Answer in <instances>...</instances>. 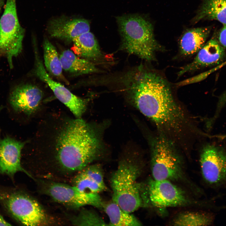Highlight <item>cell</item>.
<instances>
[{"mask_svg": "<svg viewBox=\"0 0 226 226\" xmlns=\"http://www.w3.org/2000/svg\"><path fill=\"white\" fill-rule=\"evenodd\" d=\"M127 75L128 94L141 112L162 131L181 133L188 120L166 78L154 69L141 66Z\"/></svg>", "mask_w": 226, "mask_h": 226, "instance_id": "obj_1", "label": "cell"}, {"mask_svg": "<svg viewBox=\"0 0 226 226\" xmlns=\"http://www.w3.org/2000/svg\"><path fill=\"white\" fill-rule=\"evenodd\" d=\"M95 128L80 118L69 121L60 134L56 145L61 166L70 171H80L102 155L103 146Z\"/></svg>", "mask_w": 226, "mask_h": 226, "instance_id": "obj_2", "label": "cell"}, {"mask_svg": "<svg viewBox=\"0 0 226 226\" xmlns=\"http://www.w3.org/2000/svg\"><path fill=\"white\" fill-rule=\"evenodd\" d=\"M117 20L122 38V47L128 53L148 61L156 60V53L164 48L156 40L152 24L141 16L118 17Z\"/></svg>", "mask_w": 226, "mask_h": 226, "instance_id": "obj_3", "label": "cell"}, {"mask_svg": "<svg viewBox=\"0 0 226 226\" xmlns=\"http://www.w3.org/2000/svg\"><path fill=\"white\" fill-rule=\"evenodd\" d=\"M141 169L135 159L126 157L120 161L110 177L112 200L128 213L134 212L143 205L142 185L137 181Z\"/></svg>", "mask_w": 226, "mask_h": 226, "instance_id": "obj_4", "label": "cell"}, {"mask_svg": "<svg viewBox=\"0 0 226 226\" xmlns=\"http://www.w3.org/2000/svg\"><path fill=\"white\" fill-rule=\"evenodd\" d=\"M151 165L153 179L176 180L182 174L181 159L173 143L163 133L151 143Z\"/></svg>", "mask_w": 226, "mask_h": 226, "instance_id": "obj_5", "label": "cell"}, {"mask_svg": "<svg viewBox=\"0 0 226 226\" xmlns=\"http://www.w3.org/2000/svg\"><path fill=\"white\" fill-rule=\"evenodd\" d=\"M24 33L19 22L16 0H6L0 19V55L6 57L10 68L13 67V58L22 52Z\"/></svg>", "mask_w": 226, "mask_h": 226, "instance_id": "obj_6", "label": "cell"}, {"mask_svg": "<svg viewBox=\"0 0 226 226\" xmlns=\"http://www.w3.org/2000/svg\"><path fill=\"white\" fill-rule=\"evenodd\" d=\"M200 163L205 182L214 188L226 187V151L221 147L208 144L202 149Z\"/></svg>", "mask_w": 226, "mask_h": 226, "instance_id": "obj_7", "label": "cell"}, {"mask_svg": "<svg viewBox=\"0 0 226 226\" xmlns=\"http://www.w3.org/2000/svg\"><path fill=\"white\" fill-rule=\"evenodd\" d=\"M6 208L17 221L27 226L47 223L46 215L40 204L25 195L13 193L3 200Z\"/></svg>", "mask_w": 226, "mask_h": 226, "instance_id": "obj_8", "label": "cell"}, {"mask_svg": "<svg viewBox=\"0 0 226 226\" xmlns=\"http://www.w3.org/2000/svg\"><path fill=\"white\" fill-rule=\"evenodd\" d=\"M35 75L48 85L56 97L67 106L75 116L80 118L86 109V101L74 94L63 85L53 80L46 70L36 48H35Z\"/></svg>", "mask_w": 226, "mask_h": 226, "instance_id": "obj_9", "label": "cell"}, {"mask_svg": "<svg viewBox=\"0 0 226 226\" xmlns=\"http://www.w3.org/2000/svg\"><path fill=\"white\" fill-rule=\"evenodd\" d=\"M47 191L55 201L73 207L90 205L102 209L104 202L99 194L83 192L74 186L53 182L48 186Z\"/></svg>", "mask_w": 226, "mask_h": 226, "instance_id": "obj_10", "label": "cell"}, {"mask_svg": "<svg viewBox=\"0 0 226 226\" xmlns=\"http://www.w3.org/2000/svg\"><path fill=\"white\" fill-rule=\"evenodd\" d=\"M148 192L151 203L157 207L182 206L189 202L183 191L168 180H150Z\"/></svg>", "mask_w": 226, "mask_h": 226, "instance_id": "obj_11", "label": "cell"}, {"mask_svg": "<svg viewBox=\"0 0 226 226\" xmlns=\"http://www.w3.org/2000/svg\"><path fill=\"white\" fill-rule=\"evenodd\" d=\"M43 97V92L39 87L24 84L17 86L11 92L8 101L15 111L30 115L37 110Z\"/></svg>", "mask_w": 226, "mask_h": 226, "instance_id": "obj_12", "label": "cell"}, {"mask_svg": "<svg viewBox=\"0 0 226 226\" xmlns=\"http://www.w3.org/2000/svg\"><path fill=\"white\" fill-rule=\"evenodd\" d=\"M47 28L51 37L72 41L76 37L89 31L90 27L89 22L86 19L62 16L50 20Z\"/></svg>", "mask_w": 226, "mask_h": 226, "instance_id": "obj_13", "label": "cell"}, {"mask_svg": "<svg viewBox=\"0 0 226 226\" xmlns=\"http://www.w3.org/2000/svg\"><path fill=\"white\" fill-rule=\"evenodd\" d=\"M25 143L7 136L0 138V173L12 175L18 171L27 173L22 167L21 150Z\"/></svg>", "mask_w": 226, "mask_h": 226, "instance_id": "obj_14", "label": "cell"}, {"mask_svg": "<svg viewBox=\"0 0 226 226\" xmlns=\"http://www.w3.org/2000/svg\"><path fill=\"white\" fill-rule=\"evenodd\" d=\"M225 56L224 48L216 39L212 38L205 43L192 62L181 68L178 75L218 64Z\"/></svg>", "mask_w": 226, "mask_h": 226, "instance_id": "obj_15", "label": "cell"}, {"mask_svg": "<svg viewBox=\"0 0 226 226\" xmlns=\"http://www.w3.org/2000/svg\"><path fill=\"white\" fill-rule=\"evenodd\" d=\"M73 183L80 191L86 193L99 194L107 189L103 169L99 164H90L79 171Z\"/></svg>", "mask_w": 226, "mask_h": 226, "instance_id": "obj_16", "label": "cell"}, {"mask_svg": "<svg viewBox=\"0 0 226 226\" xmlns=\"http://www.w3.org/2000/svg\"><path fill=\"white\" fill-rule=\"evenodd\" d=\"M212 28L210 26L186 30L179 42L181 55L188 56L197 53L206 43Z\"/></svg>", "mask_w": 226, "mask_h": 226, "instance_id": "obj_17", "label": "cell"}, {"mask_svg": "<svg viewBox=\"0 0 226 226\" xmlns=\"http://www.w3.org/2000/svg\"><path fill=\"white\" fill-rule=\"evenodd\" d=\"M202 20H215L226 24V0H202L192 23Z\"/></svg>", "mask_w": 226, "mask_h": 226, "instance_id": "obj_18", "label": "cell"}, {"mask_svg": "<svg viewBox=\"0 0 226 226\" xmlns=\"http://www.w3.org/2000/svg\"><path fill=\"white\" fill-rule=\"evenodd\" d=\"M62 69L75 75L95 73L98 69L88 60L79 57L72 51H64L59 56Z\"/></svg>", "mask_w": 226, "mask_h": 226, "instance_id": "obj_19", "label": "cell"}, {"mask_svg": "<svg viewBox=\"0 0 226 226\" xmlns=\"http://www.w3.org/2000/svg\"><path fill=\"white\" fill-rule=\"evenodd\" d=\"M73 51L77 56L86 59L96 60L102 56L101 52L94 35L89 31L83 34L72 41Z\"/></svg>", "mask_w": 226, "mask_h": 226, "instance_id": "obj_20", "label": "cell"}, {"mask_svg": "<svg viewBox=\"0 0 226 226\" xmlns=\"http://www.w3.org/2000/svg\"><path fill=\"white\" fill-rule=\"evenodd\" d=\"M102 209L109 220L108 226H138L142 225L138 219L131 213L123 210L113 201L103 203Z\"/></svg>", "mask_w": 226, "mask_h": 226, "instance_id": "obj_21", "label": "cell"}, {"mask_svg": "<svg viewBox=\"0 0 226 226\" xmlns=\"http://www.w3.org/2000/svg\"><path fill=\"white\" fill-rule=\"evenodd\" d=\"M43 49L44 64L47 70L54 76L68 84L62 74V68L56 48L47 39L44 40Z\"/></svg>", "mask_w": 226, "mask_h": 226, "instance_id": "obj_22", "label": "cell"}, {"mask_svg": "<svg viewBox=\"0 0 226 226\" xmlns=\"http://www.w3.org/2000/svg\"><path fill=\"white\" fill-rule=\"evenodd\" d=\"M215 217L207 212H186L179 214L174 220V226H206L213 223Z\"/></svg>", "mask_w": 226, "mask_h": 226, "instance_id": "obj_23", "label": "cell"}, {"mask_svg": "<svg viewBox=\"0 0 226 226\" xmlns=\"http://www.w3.org/2000/svg\"><path fill=\"white\" fill-rule=\"evenodd\" d=\"M72 222L78 226H108L101 216L91 209L82 210L73 218Z\"/></svg>", "mask_w": 226, "mask_h": 226, "instance_id": "obj_24", "label": "cell"}, {"mask_svg": "<svg viewBox=\"0 0 226 226\" xmlns=\"http://www.w3.org/2000/svg\"><path fill=\"white\" fill-rule=\"evenodd\" d=\"M223 25L218 33L216 39L221 46L226 49V24Z\"/></svg>", "mask_w": 226, "mask_h": 226, "instance_id": "obj_25", "label": "cell"}, {"mask_svg": "<svg viewBox=\"0 0 226 226\" xmlns=\"http://www.w3.org/2000/svg\"><path fill=\"white\" fill-rule=\"evenodd\" d=\"M11 225L7 222L0 214V225L10 226Z\"/></svg>", "mask_w": 226, "mask_h": 226, "instance_id": "obj_26", "label": "cell"}, {"mask_svg": "<svg viewBox=\"0 0 226 226\" xmlns=\"http://www.w3.org/2000/svg\"><path fill=\"white\" fill-rule=\"evenodd\" d=\"M226 65V61L224 62L223 63H221L220 64L218 65V66L216 67L213 68L214 71H216L218 69H219L223 67L224 66Z\"/></svg>", "mask_w": 226, "mask_h": 226, "instance_id": "obj_27", "label": "cell"}, {"mask_svg": "<svg viewBox=\"0 0 226 226\" xmlns=\"http://www.w3.org/2000/svg\"><path fill=\"white\" fill-rule=\"evenodd\" d=\"M5 0H0V13L4 3Z\"/></svg>", "mask_w": 226, "mask_h": 226, "instance_id": "obj_28", "label": "cell"}]
</instances>
